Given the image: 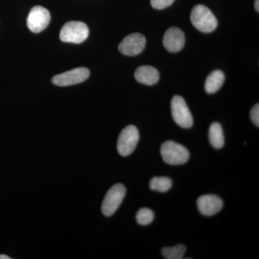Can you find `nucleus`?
<instances>
[{
  "label": "nucleus",
  "mask_w": 259,
  "mask_h": 259,
  "mask_svg": "<svg viewBox=\"0 0 259 259\" xmlns=\"http://www.w3.org/2000/svg\"><path fill=\"white\" fill-rule=\"evenodd\" d=\"M90 70L85 67L76 68L63 74L56 75L52 82L56 86L66 87L78 84L84 81L90 76Z\"/></svg>",
  "instance_id": "obj_8"
},
{
  "label": "nucleus",
  "mask_w": 259,
  "mask_h": 259,
  "mask_svg": "<svg viewBox=\"0 0 259 259\" xmlns=\"http://www.w3.org/2000/svg\"><path fill=\"white\" fill-rule=\"evenodd\" d=\"M89 35L88 25L83 22L70 21L61 28L60 39L63 42L81 44Z\"/></svg>",
  "instance_id": "obj_3"
},
{
  "label": "nucleus",
  "mask_w": 259,
  "mask_h": 259,
  "mask_svg": "<svg viewBox=\"0 0 259 259\" xmlns=\"http://www.w3.org/2000/svg\"><path fill=\"white\" fill-rule=\"evenodd\" d=\"M0 259H10L9 256L6 255H0Z\"/></svg>",
  "instance_id": "obj_21"
},
{
  "label": "nucleus",
  "mask_w": 259,
  "mask_h": 259,
  "mask_svg": "<svg viewBox=\"0 0 259 259\" xmlns=\"http://www.w3.org/2000/svg\"><path fill=\"white\" fill-rule=\"evenodd\" d=\"M255 9L257 12H259V0H255Z\"/></svg>",
  "instance_id": "obj_20"
},
{
  "label": "nucleus",
  "mask_w": 259,
  "mask_h": 259,
  "mask_svg": "<svg viewBox=\"0 0 259 259\" xmlns=\"http://www.w3.org/2000/svg\"><path fill=\"white\" fill-rule=\"evenodd\" d=\"M171 180L166 177H153L150 182V188L156 192H166L171 189Z\"/></svg>",
  "instance_id": "obj_15"
},
{
  "label": "nucleus",
  "mask_w": 259,
  "mask_h": 259,
  "mask_svg": "<svg viewBox=\"0 0 259 259\" xmlns=\"http://www.w3.org/2000/svg\"><path fill=\"white\" fill-rule=\"evenodd\" d=\"M250 119L255 125L257 127L259 126V105L257 103L254 106L252 107L250 112Z\"/></svg>",
  "instance_id": "obj_19"
},
{
  "label": "nucleus",
  "mask_w": 259,
  "mask_h": 259,
  "mask_svg": "<svg viewBox=\"0 0 259 259\" xmlns=\"http://www.w3.org/2000/svg\"><path fill=\"white\" fill-rule=\"evenodd\" d=\"M175 0H151V6L155 9L162 10L173 4Z\"/></svg>",
  "instance_id": "obj_18"
},
{
  "label": "nucleus",
  "mask_w": 259,
  "mask_h": 259,
  "mask_svg": "<svg viewBox=\"0 0 259 259\" xmlns=\"http://www.w3.org/2000/svg\"><path fill=\"white\" fill-rule=\"evenodd\" d=\"M146 39L141 33H133L126 36L119 45V51L125 56H137L144 51Z\"/></svg>",
  "instance_id": "obj_9"
},
{
  "label": "nucleus",
  "mask_w": 259,
  "mask_h": 259,
  "mask_svg": "<svg viewBox=\"0 0 259 259\" xmlns=\"http://www.w3.org/2000/svg\"><path fill=\"white\" fill-rule=\"evenodd\" d=\"M140 139L139 130L134 125H128L121 131L117 148L122 156H127L134 152Z\"/></svg>",
  "instance_id": "obj_6"
},
{
  "label": "nucleus",
  "mask_w": 259,
  "mask_h": 259,
  "mask_svg": "<svg viewBox=\"0 0 259 259\" xmlns=\"http://www.w3.org/2000/svg\"><path fill=\"white\" fill-rule=\"evenodd\" d=\"M161 154L163 161L170 165L184 164L190 158L188 150L173 141H167L161 145Z\"/></svg>",
  "instance_id": "obj_2"
},
{
  "label": "nucleus",
  "mask_w": 259,
  "mask_h": 259,
  "mask_svg": "<svg viewBox=\"0 0 259 259\" xmlns=\"http://www.w3.org/2000/svg\"><path fill=\"white\" fill-rule=\"evenodd\" d=\"M209 143L213 147L220 149L225 144L224 134L222 126L219 122H213L209 129Z\"/></svg>",
  "instance_id": "obj_14"
},
{
  "label": "nucleus",
  "mask_w": 259,
  "mask_h": 259,
  "mask_svg": "<svg viewBox=\"0 0 259 259\" xmlns=\"http://www.w3.org/2000/svg\"><path fill=\"white\" fill-rule=\"evenodd\" d=\"M126 189L122 184L112 186L104 198L102 204V212L104 215L110 217L116 212L125 198Z\"/></svg>",
  "instance_id": "obj_5"
},
{
  "label": "nucleus",
  "mask_w": 259,
  "mask_h": 259,
  "mask_svg": "<svg viewBox=\"0 0 259 259\" xmlns=\"http://www.w3.org/2000/svg\"><path fill=\"white\" fill-rule=\"evenodd\" d=\"M185 245L180 244L173 247H165L162 248L161 253L166 259H182L185 254Z\"/></svg>",
  "instance_id": "obj_16"
},
{
  "label": "nucleus",
  "mask_w": 259,
  "mask_h": 259,
  "mask_svg": "<svg viewBox=\"0 0 259 259\" xmlns=\"http://www.w3.org/2000/svg\"><path fill=\"white\" fill-rule=\"evenodd\" d=\"M171 115L177 125L183 128H190L193 125V117L185 99L180 95L172 98L171 102Z\"/></svg>",
  "instance_id": "obj_4"
},
{
  "label": "nucleus",
  "mask_w": 259,
  "mask_h": 259,
  "mask_svg": "<svg viewBox=\"0 0 259 259\" xmlns=\"http://www.w3.org/2000/svg\"><path fill=\"white\" fill-rule=\"evenodd\" d=\"M154 213L148 208L140 209L136 214V221L141 226H148L153 222Z\"/></svg>",
  "instance_id": "obj_17"
},
{
  "label": "nucleus",
  "mask_w": 259,
  "mask_h": 259,
  "mask_svg": "<svg viewBox=\"0 0 259 259\" xmlns=\"http://www.w3.org/2000/svg\"><path fill=\"white\" fill-rule=\"evenodd\" d=\"M163 44L168 52H179L185 47V33L177 27L168 28L163 35Z\"/></svg>",
  "instance_id": "obj_10"
},
{
  "label": "nucleus",
  "mask_w": 259,
  "mask_h": 259,
  "mask_svg": "<svg viewBox=\"0 0 259 259\" xmlns=\"http://www.w3.org/2000/svg\"><path fill=\"white\" fill-rule=\"evenodd\" d=\"M159 72L156 68L151 66H141L135 72V79L144 84H156L159 80Z\"/></svg>",
  "instance_id": "obj_12"
},
{
  "label": "nucleus",
  "mask_w": 259,
  "mask_h": 259,
  "mask_svg": "<svg viewBox=\"0 0 259 259\" xmlns=\"http://www.w3.org/2000/svg\"><path fill=\"white\" fill-rule=\"evenodd\" d=\"M50 21L51 14L49 10L42 6H35L29 13L27 25L32 32L38 33L47 28Z\"/></svg>",
  "instance_id": "obj_7"
},
{
  "label": "nucleus",
  "mask_w": 259,
  "mask_h": 259,
  "mask_svg": "<svg viewBox=\"0 0 259 259\" xmlns=\"http://www.w3.org/2000/svg\"><path fill=\"white\" fill-rule=\"evenodd\" d=\"M225 81V75L221 70L212 71L207 76L204 84L206 93L214 94L221 89Z\"/></svg>",
  "instance_id": "obj_13"
},
{
  "label": "nucleus",
  "mask_w": 259,
  "mask_h": 259,
  "mask_svg": "<svg viewBox=\"0 0 259 259\" xmlns=\"http://www.w3.org/2000/svg\"><path fill=\"white\" fill-rule=\"evenodd\" d=\"M197 207L201 214L212 216L217 214L223 208L222 199L214 194H205L197 199Z\"/></svg>",
  "instance_id": "obj_11"
},
{
  "label": "nucleus",
  "mask_w": 259,
  "mask_h": 259,
  "mask_svg": "<svg viewBox=\"0 0 259 259\" xmlns=\"http://www.w3.org/2000/svg\"><path fill=\"white\" fill-rule=\"evenodd\" d=\"M190 18L194 26L199 31L209 33L217 28V18L204 5H196L192 10Z\"/></svg>",
  "instance_id": "obj_1"
}]
</instances>
